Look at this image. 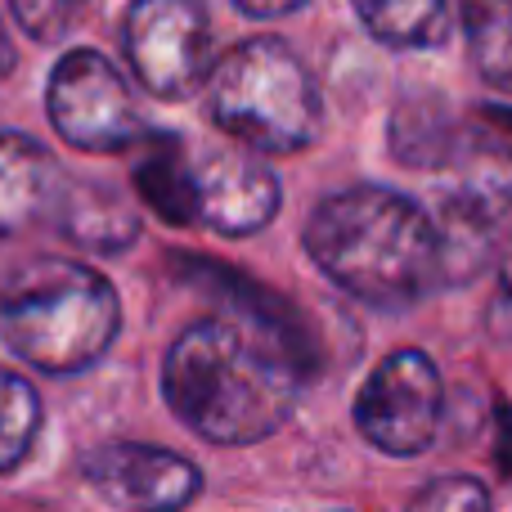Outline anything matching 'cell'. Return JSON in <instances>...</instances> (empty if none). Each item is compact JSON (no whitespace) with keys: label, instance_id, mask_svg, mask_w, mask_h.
<instances>
[{"label":"cell","instance_id":"obj_21","mask_svg":"<svg viewBox=\"0 0 512 512\" xmlns=\"http://www.w3.org/2000/svg\"><path fill=\"white\" fill-rule=\"evenodd\" d=\"M337 512H342V508H337Z\"/></svg>","mask_w":512,"mask_h":512},{"label":"cell","instance_id":"obj_1","mask_svg":"<svg viewBox=\"0 0 512 512\" xmlns=\"http://www.w3.org/2000/svg\"><path fill=\"white\" fill-rule=\"evenodd\" d=\"M310 351L256 319H194L162 355V400L207 445L270 441L292 418Z\"/></svg>","mask_w":512,"mask_h":512},{"label":"cell","instance_id":"obj_16","mask_svg":"<svg viewBox=\"0 0 512 512\" xmlns=\"http://www.w3.org/2000/svg\"><path fill=\"white\" fill-rule=\"evenodd\" d=\"M405 512H490V490L477 477L450 472V477H436L423 490H414Z\"/></svg>","mask_w":512,"mask_h":512},{"label":"cell","instance_id":"obj_17","mask_svg":"<svg viewBox=\"0 0 512 512\" xmlns=\"http://www.w3.org/2000/svg\"><path fill=\"white\" fill-rule=\"evenodd\" d=\"M14 23L23 27L32 41L50 45V41H63L72 27V14H77L81 0H5Z\"/></svg>","mask_w":512,"mask_h":512},{"label":"cell","instance_id":"obj_14","mask_svg":"<svg viewBox=\"0 0 512 512\" xmlns=\"http://www.w3.org/2000/svg\"><path fill=\"white\" fill-rule=\"evenodd\" d=\"M459 18L477 77L512 95V0H459Z\"/></svg>","mask_w":512,"mask_h":512},{"label":"cell","instance_id":"obj_8","mask_svg":"<svg viewBox=\"0 0 512 512\" xmlns=\"http://www.w3.org/2000/svg\"><path fill=\"white\" fill-rule=\"evenodd\" d=\"M283 207V185L248 149H185V230H207L221 239H252L270 230Z\"/></svg>","mask_w":512,"mask_h":512},{"label":"cell","instance_id":"obj_6","mask_svg":"<svg viewBox=\"0 0 512 512\" xmlns=\"http://www.w3.org/2000/svg\"><path fill=\"white\" fill-rule=\"evenodd\" d=\"M445 414V382L427 351L400 346L382 355L355 391V432L387 459H418L432 450Z\"/></svg>","mask_w":512,"mask_h":512},{"label":"cell","instance_id":"obj_7","mask_svg":"<svg viewBox=\"0 0 512 512\" xmlns=\"http://www.w3.org/2000/svg\"><path fill=\"white\" fill-rule=\"evenodd\" d=\"M122 50L153 99L180 104L207 86L216 63L212 18L203 0H131L122 18Z\"/></svg>","mask_w":512,"mask_h":512},{"label":"cell","instance_id":"obj_12","mask_svg":"<svg viewBox=\"0 0 512 512\" xmlns=\"http://www.w3.org/2000/svg\"><path fill=\"white\" fill-rule=\"evenodd\" d=\"M468 126L436 90H409L396 99L387 122V149L409 171H445L459 153Z\"/></svg>","mask_w":512,"mask_h":512},{"label":"cell","instance_id":"obj_4","mask_svg":"<svg viewBox=\"0 0 512 512\" xmlns=\"http://www.w3.org/2000/svg\"><path fill=\"white\" fill-rule=\"evenodd\" d=\"M207 117L252 153H306L324 135V95L279 36L230 45L207 72Z\"/></svg>","mask_w":512,"mask_h":512},{"label":"cell","instance_id":"obj_19","mask_svg":"<svg viewBox=\"0 0 512 512\" xmlns=\"http://www.w3.org/2000/svg\"><path fill=\"white\" fill-rule=\"evenodd\" d=\"M234 5L248 18H283V14H292V9H301L306 0H234Z\"/></svg>","mask_w":512,"mask_h":512},{"label":"cell","instance_id":"obj_11","mask_svg":"<svg viewBox=\"0 0 512 512\" xmlns=\"http://www.w3.org/2000/svg\"><path fill=\"white\" fill-rule=\"evenodd\" d=\"M50 221L68 243L99 256H117L140 243V212L104 180H63Z\"/></svg>","mask_w":512,"mask_h":512},{"label":"cell","instance_id":"obj_3","mask_svg":"<svg viewBox=\"0 0 512 512\" xmlns=\"http://www.w3.org/2000/svg\"><path fill=\"white\" fill-rule=\"evenodd\" d=\"M122 297L99 270L63 256L32 261L0 288V337L45 378H77L113 351Z\"/></svg>","mask_w":512,"mask_h":512},{"label":"cell","instance_id":"obj_13","mask_svg":"<svg viewBox=\"0 0 512 512\" xmlns=\"http://www.w3.org/2000/svg\"><path fill=\"white\" fill-rule=\"evenodd\" d=\"M364 32L387 50H436L450 36V0H351Z\"/></svg>","mask_w":512,"mask_h":512},{"label":"cell","instance_id":"obj_15","mask_svg":"<svg viewBox=\"0 0 512 512\" xmlns=\"http://www.w3.org/2000/svg\"><path fill=\"white\" fill-rule=\"evenodd\" d=\"M41 427H45L41 391L32 387V378L0 364V477L18 472L32 459Z\"/></svg>","mask_w":512,"mask_h":512},{"label":"cell","instance_id":"obj_5","mask_svg":"<svg viewBox=\"0 0 512 512\" xmlns=\"http://www.w3.org/2000/svg\"><path fill=\"white\" fill-rule=\"evenodd\" d=\"M45 113L63 144L81 153H126L149 140L153 126L140 117L126 77L113 59L90 45L68 50L45 81Z\"/></svg>","mask_w":512,"mask_h":512},{"label":"cell","instance_id":"obj_2","mask_svg":"<svg viewBox=\"0 0 512 512\" xmlns=\"http://www.w3.org/2000/svg\"><path fill=\"white\" fill-rule=\"evenodd\" d=\"M301 248L333 288L387 315L450 283L436 212L387 185L324 194L306 216Z\"/></svg>","mask_w":512,"mask_h":512},{"label":"cell","instance_id":"obj_9","mask_svg":"<svg viewBox=\"0 0 512 512\" xmlns=\"http://www.w3.org/2000/svg\"><path fill=\"white\" fill-rule=\"evenodd\" d=\"M81 477L122 512H185L203 495V472L194 459L140 441L95 445L81 459Z\"/></svg>","mask_w":512,"mask_h":512},{"label":"cell","instance_id":"obj_18","mask_svg":"<svg viewBox=\"0 0 512 512\" xmlns=\"http://www.w3.org/2000/svg\"><path fill=\"white\" fill-rule=\"evenodd\" d=\"M486 328H490V337H495V346L512 342V239L504 243V252H499V292H495V301H490Z\"/></svg>","mask_w":512,"mask_h":512},{"label":"cell","instance_id":"obj_10","mask_svg":"<svg viewBox=\"0 0 512 512\" xmlns=\"http://www.w3.org/2000/svg\"><path fill=\"white\" fill-rule=\"evenodd\" d=\"M63 167L32 135L0 131V239L50 221L63 189Z\"/></svg>","mask_w":512,"mask_h":512},{"label":"cell","instance_id":"obj_20","mask_svg":"<svg viewBox=\"0 0 512 512\" xmlns=\"http://www.w3.org/2000/svg\"><path fill=\"white\" fill-rule=\"evenodd\" d=\"M14 63H18V54H14V41H9V32H5V18H0V81L14 72Z\"/></svg>","mask_w":512,"mask_h":512}]
</instances>
